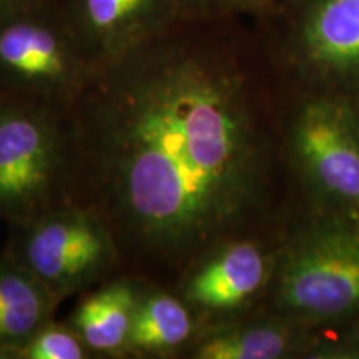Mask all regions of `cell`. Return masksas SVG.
<instances>
[{
  "label": "cell",
  "instance_id": "cell-1",
  "mask_svg": "<svg viewBox=\"0 0 359 359\" xmlns=\"http://www.w3.org/2000/svg\"><path fill=\"white\" fill-rule=\"evenodd\" d=\"M178 22L103 67L65 111L69 203L95 210L120 250L182 268L262 200L266 140L246 72Z\"/></svg>",
  "mask_w": 359,
  "mask_h": 359
},
{
  "label": "cell",
  "instance_id": "cell-2",
  "mask_svg": "<svg viewBox=\"0 0 359 359\" xmlns=\"http://www.w3.org/2000/svg\"><path fill=\"white\" fill-rule=\"evenodd\" d=\"M65 111L0 90V222L13 226L69 203Z\"/></svg>",
  "mask_w": 359,
  "mask_h": 359
},
{
  "label": "cell",
  "instance_id": "cell-3",
  "mask_svg": "<svg viewBox=\"0 0 359 359\" xmlns=\"http://www.w3.org/2000/svg\"><path fill=\"white\" fill-rule=\"evenodd\" d=\"M102 67L57 0L0 19V90L67 111Z\"/></svg>",
  "mask_w": 359,
  "mask_h": 359
},
{
  "label": "cell",
  "instance_id": "cell-4",
  "mask_svg": "<svg viewBox=\"0 0 359 359\" xmlns=\"http://www.w3.org/2000/svg\"><path fill=\"white\" fill-rule=\"evenodd\" d=\"M11 228L6 253L58 302L102 280L122 251L110 224L83 205L65 203Z\"/></svg>",
  "mask_w": 359,
  "mask_h": 359
},
{
  "label": "cell",
  "instance_id": "cell-5",
  "mask_svg": "<svg viewBox=\"0 0 359 359\" xmlns=\"http://www.w3.org/2000/svg\"><path fill=\"white\" fill-rule=\"evenodd\" d=\"M275 302L290 321L336 320L359 311V226L309 228L275 266Z\"/></svg>",
  "mask_w": 359,
  "mask_h": 359
},
{
  "label": "cell",
  "instance_id": "cell-6",
  "mask_svg": "<svg viewBox=\"0 0 359 359\" xmlns=\"http://www.w3.org/2000/svg\"><path fill=\"white\" fill-rule=\"evenodd\" d=\"M290 147L314 191L359 210V120L349 107L325 97L304 103L291 123Z\"/></svg>",
  "mask_w": 359,
  "mask_h": 359
},
{
  "label": "cell",
  "instance_id": "cell-7",
  "mask_svg": "<svg viewBox=\"0 0 359 359\" xmlns=\"http://www.w3.org/2000/svg\"><path fill=\"white\" fill-rule=\"evenodd\" d=\"M286 53L325 82L359 83V0H291Z\"/></svg>",
  "mask_w": 359,
  "mask_h": 359
},
{
  "label": "cell",
  "instance_id": "cell-8",
  "mask_svg": "<svg viewBox=\"0 0 359 359\" xmlns=\"http://www.w3.org/2000/svg\"><path fill=\"white\" fill-rule=\"evenodd\" d=\"M275 273L271 258L253 240H228L213 245L183 269L177 293L198 316L236 311L258 296Z\"/></svg>",
  "mask_w": 359,
  "mask_h": 359
},
{
  "label": "cell",
  "instance_id": "cell-9",
  "mask_svg": "<svg viewBox=\"0 0 359 359\" xmlns=\"http://www.w3.org/2000/svg\"><path fill=\"white\" fill-rule=\"evenodd\" d=\"M98 65L127 57L177 25V0H57Z\"/></svg>",
  "mask_w": 359,
  "mask_h": 359
},
{
  "label": "cell",
  "instance_id": "cell-10",
  "mask_svg": "<svg viewBox=\"0 0 359 359\" xmlns=\"http://www.w3.org/2000/svg\"><path fill=\"white\" fill-rule=\"evenodd\" d=\"M200 331V320L178 293L143 285L127 356L172 358L187 353Z\"/></svg>",
  "mask_w": 359,
  "mask_h": 359
},
{
  "label": "cell",
  "instance_id": "cell-11",
  "mask_svg": "<svg viewBox=\"0 0 359 359\" xmlns=\"http://www.w3.org/2000/svg\"><path fill=\"white\" fill-rule=\"evenodd\" d=\"M142 288L140 281L120 278L92 291L74 309L69 325L93 356H127L128 336Z\"/></svg>",
  "mask_w": 359,
  "mask_h": 359
},
{
  "label": "cell",
  "instance_id": "cell-12",
  "mask_svg": "<svg viewBox=\"0 0 359 359\" xmlns=\"http://www.w3.org/2000/svg\"><path fill=\"white\" fill-rule=\"evenodd\" d=\"M58 299L4 251L0 255V354L53 318Z\"/></svg>",
  "mask_w": 359,
  "mask_h": 359
},
{
  "label": "cell",
  "instance_id": "cell-13",
  "mask_svg": "<svg viewBox=\"0 0 359 359\" xmlns=\"http://www.w3.org/2000/svg\"><path fill=\"white\" fill-rule=\"evenodd\" d=\"M290 320L255 321L200 330L187 356L195 359H280L294 349Z\"/></svg>",
  "mask_w": 359,
  "mask_h": 359
},
{
  "label": "cell",
  "instance_id": "cell-14",
  "mask_svg": "<svg viewBox=\"0 0 359 359\" xmlns=\"http://www.w3.org/2000/svg\"><path fill=\"white\" fill-rule=\"evenodd\" d=\"M93 358L82 338L69 323L62 325L48 320L39 326L29 338L8 348L0 359H87Z\"/></svg>",
  "mask_w": 359,
  "mask_h": 359
},
{
  "label": "cell",
  "instance_id": "cell-15",
  "mask_svg": "<svg viewBox=\"0 0 359 359\" xmlns=\"http://www.w3.org/2000/svg\"><path fill=\"white\" fill-rule=\"evenodd\" d=\"M285 0H177L180 22H219L238 13L264 12Z\"/></svg>",
  "mask_w": 359,
  "mask_h": 359
},
{
  "label": "cell",
  "instance_id": "cell-16",
  "mask_svg": "<svg viewBox=\"0 0 359 359\" xmlns=\"http://www.w3.org/2000/svg\"><path fill=\"white\" fill-rule=\"evenodd\" d=\"M39 2H42V0H0V19L11 15V13L24 11L27 7H32Z\"/></svg>",
  "mask_w": 359,
  "mask_h": 359
}]
</instances>
